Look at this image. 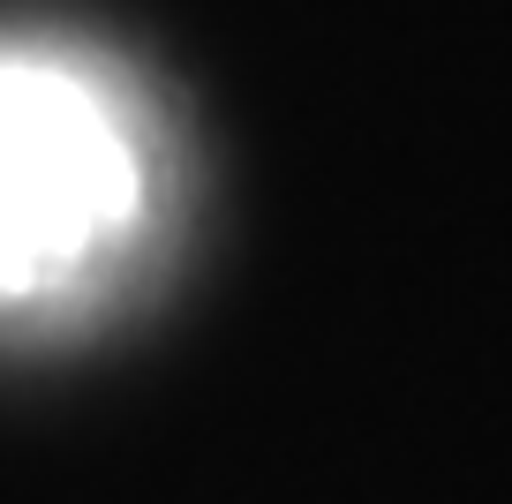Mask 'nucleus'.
Masks as SVG:
<instances>
[{
    "mask_svg": "<svg viewBox=\"0 0 512 504\" xmlns=\"http://www.w3.org/2000/svg\"><path fill=\"white\" fill-rule=\"evenodd\" d=\"M159 143L113 68L0 38V316L91 301L144 249Z\"/></svg>",
    "mask_w": 512,
    "mask_h": 504,
    "instance_id": "obj_1",
    "label": "nucleus"
}]
</instances>
